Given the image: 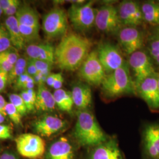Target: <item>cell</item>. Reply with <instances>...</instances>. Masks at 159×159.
<instances>
[{"label": "cell", "instance_id": "cell-1", "mask_svg": "<svg viewBox=\"0 0 159 159\" xmlns=\"http://www.w3.org/2000/svg\"><path fill=\"white\" fill-rule=\"evenodd\" d=\"M91 46V41L85 37L73 33L66 34L55 48V62L61 70L75 71L90 54Z\"/></svg>", "mask_w": 159, "mask_h": 159}, {"label": "cell", "instance_id": "cell-2", "mask_svg": "<svg viewBox=\"0 0 159 159\" xmlns=\"http://www.w3.org/2000/svg\"><path fill=\"white\" fill-rule=\"evenodd\" d=\"M74 136L80 146L94 148L107 140L94 114L88 110H80L74 130Z\"/></svg>", "mask_w": 159, "mask_h": 159}, {"label": "cell", "instance_id": "cell-3", "mask_svg": "<svg viewBox=\"0 0 159 159\" xmlns=\"http://www.w3.org/2000/svg\"><path fill=\"white\" fill-rule=\"evenodd\" d=\"M102 89L106 96L112 98L135 94L136 89L129 64L125 63L121 67L106 75L102 84Z\"/></svg>", "mask_w": 159, "mask_h": 159}, {"label": "cell", "instance_id": "cell-4", "mask_svg": "<svg viewBox=\"0 0 159 159\" xmlns=\"http://www.w3.org/2000/svg\"><path fill=\"white\" fill-rule=\"evenodd\" d=\"M15 17L25 44L37 43L40 39V24L37 12L28 5L21 6Z\"/></svg>", "mask_w": 159, "mask_h": 159}, {"label": "cell", "instance_id": "cell-5", "mask_svg": "<svg viewBox=\"0 0 159 159\" xmlns=\"http://www.w3.org/2000/svg\"><path fill=\"white\" fill-rule=\"evenodd\" d=\"M97 9L93 7V1L74 4L69 8L67 16L74 28L80 31L90 30L95 25Z\"/></svg>", "mask_w": 159, "mask_h": 159}, {"label": "cell", "instance_id": "cell-6", "mask_svg": "<svg viewBox=\"0 0 159 159\" xmlns=\"http://www.w3.org/2000/svg\"><path fill=\"white\" fill-rule=\"evenodd\" d=\"M67 13L63 8L56 7L44 16L43 30L48 39L64 36L68 29Z\"/></svg>", "mask_w": 159, "mask_h": 159}, {"label": "cell", "instance_id": "cell-7", "mask_svg": "<svg viewBox=\"0 0 159 159\" xmlns=\"http://www.w3.org/2000/svg\"><path fill=\"white\" fill-rule=\"evenodd\" d=\"M95 26L106 34H113L122 29L117 8L112 4H106L97 9Z\"/></svg>", "mask_w": 159, "mask_h": 159}, {"label": "cell", "instance_id": "cell-8", "mask_svg": "<svg viewBox=\"0 0 159 159\" xmlns=\"http://www.w3.org/2000/svg\"><path fill=\"white\" fill-rule=\"evenodd\" d=\"M79 74L80 78L89 85H102L106 74L98 60L97 51L90 52L80 67Z\"/></svg>", "mask_w": 159, "mask_h": 159}, {"label": "cell", "instance_id": "cell-9", "mask_svg": "<svg viewBox=\"0 0 159 159\" xmlns=\"http://www.w3.org/2000/svg\"><path fill=\"white\" fill-rule=\"evenodd\" d=\"M17 151L20 155L29 159L41 157L46 151V143L39 135L24 133L15 140Z\"/></svg>", "mask_w": 159, "mask_h": 159}, {"label": "cell", "instance_id": "cell-10", "mask_svg": "<svg viewBox=\"0 0 159 159\" xmlns=\"http://www.w3.org/2000/svg\"><path fill=\"white\" fill-rule=\"evenodd\" d=\"M129 66L133 72L136 89L143 80L156 74L151 58L146 52L141 50L131 54Z\"/></svg>", "mask_w": 159, "mask_h": 159}, {"label": "cell", "instance_id": "cell-11", "mask_svg": "<svg viewBox=\"0 0 159 159\" xmlns=\"http://www.w3.org/2000/svg\"><path fill=\"white\" fill-rule=\"evenodd\" d=\"M97 52L105 72L108 74L121 67L126 63L119 48L111 43H104L100 44Z\"/></svg>", "mask_w": 159, "mask_h": 159}, {"label": "cell", "instance_id": "cell-12", "mask_svg": "<svg viewBox=\"0 0 159 159\" xmlns=\"http://www.w3.org/2000/svg\"><path fill=\"white\" fill-rule=\"evenodd\" d=\"M120 44L126 54L130 56L139 51L143 46V37L141 32L134 27H125L119 31Z\"/></svg>", "mask_w": 159, "mask_h": 159}, {"label": "cell", "instance_id": "cell-13", "mask_svg": "<svg viewBox=\"0 0 159 159\" xmlns=\"http://www.w3.org/2000/svg\"><path fill=\"white\" fill-rule=\"evenodd\" d=\"M136 92L151 110H159V88L157 74L143 80L137 87Z\"/></svg>", "mask_w": 159, "mask_h": 159}, {"label": "cell", "instance_id": "cell-14", "mask_svg": "<svg viewBox=\"0 0 159 159\" xmlns=\"http://www.w3.org/2000/svg\"><path fill=\"white\" fill-rule=\"evenodd\" d=\"M143 143L148 159H159V125H148L143 133Z\"/></svg>", "mask_w": 159, "mask_h": 159}, {"label": "cell", "instance_id": "cell-15", "mask_svg": "<svg viewBox=\"0 0 159 159\" xmlns=\"http://www.w3.org/2000/svg\"><path fill=\"white\" fill-rule=\"evenodd\" d=\"M89 159H124L118 143L115 139H107L94 147Z\"/></svg>", "mask_w": 159, "mask_h": 159}, {"label": "cell", "instance_id": "cell-16", "mask_svg": "<svg viewBox=\"0 0 159 159\" xmlns=\"http://www.w3.org/2000/svg\"><path fill=\"white\" fill-rule=\"evenodd\" d=\"M66 122L58 117L47 116L36 121L34 127L36 132L42 137H50L61 130Z\"/></svg>", "mask_w": 159, "mask_h": 159}, {"label": "cell", "instance_id": "cell-17", "mask_svg": "<svg viewBox=\"0 0 159 159\" xmlns=\"http://www.w3.org/2000/svg\"><path fill=\"white\" fill-rule=\"evenodd\" d=\"M55 48L48 43H32L25 48L29 58L53 64L55 62Z\"/></svg>", "mask_w": 159, "mask_h": 159}, {"label": "cell", "instance_id": "cell-18", "mask_svg": "<svg viewBox=\"0 0 159 159\" xmlns=\"http://www.w3.org/2000/svg\"><path fill=\"white\" fill-rule=\"evenodd\" d=\"M47 159H74L73 148L66 137H62L52 143Z\"/></svg>", "mask_w": 159, "mask_h": 159}, {"label": "cell", "instance_id": "cell-19", "mask_svg": "<svg viewBox=\"0 0 159 159\" xmlns=\"http://www.w3.org/2000/svg\"><path fill=\"white\" fill-rule=\"evenodd\" d=\"M74 105L80 110H88L92 103L91 88L87 84L77 83L71 92Z\"/></svg>", "mask_w": 159, "mask_h": 159}, {"label": "cell", "instance_id": "cell-20", "mask_svg": "<svg viewBox=\"0 0 159 159\" xmlns=\"http://www.w3.org/2000/svg\"><path fill=\"white\" fill-rule=\"evenodd\" d=\"M53 94L45 84L39 85L35 102V109L41 111H51L56 107Z\"/></svg>", "mask_w": 159, "mask_h": 159}, {"label": "cell", "instance_id": "cell-21", "mask_svg": "<svg viewBox=\"0 0 159 159\" xmlns=\"http://www.w3.org/2000/svg\"><path fill=\"white\" fill-rule=\"evenodd\" d=\"M5 27L9 34L12 46L17 50H22L26 44L16 17H7L5 21Z\"/></svg>", "mask_w": 159, "mask_h": 159}, {"label": "cell", "instance_id": "cell-22", "mask_svg": "<svg viewBox=\"0 0 159 159\" xmlns=\"http://www.w3.org/2000/svg\"><path fill=\"white\" fill-rule=\"evenodd\" d=\"M143 20L150 25H159V2L147 1L141 6Z\"/></svg>", "mask_w": 159, "mask_h": 159}, {"label": "cell", "instance_id": "cell-23", "mask_svg": "<svg viewBox=\"0 0 159 159\" xmlns=\"http://www.w3.org/2000/svg\"><path fill=\"white\" fill-rule=\"evenodd\" d=\"M53 96L56 104L58 108L63 111L71 112L74 106L71 93L62 89L55 90Z\"/></svg>", "mask_w": 159, "mask_h": 159}, {"label": "cell", "instance_id": "cell-24", "mask_svg": "<svg viewBox=\"0 0 159 159\" xmlns=\"http://www.w3.org/2000/svg\"><path fill=\"white\" fill-rule=\"evenodd\" d=\"M28 59L24 57H20L17 62L13 66L11 70L8 73V82L11 84L17 80L18 77L26 72Z\"/></svg>", "mask_w": 159, "mask_h": 159}, {"label": "cell", "instance_id": "cell-25", "mask_svg": "<svg viewBox=\"0 0 159 159\" xmlns=\"http://www.w3.org/2000/svg\"><path fill=\"white\" fill-rule=\"evenodd\" d=\"M124 2L128 11L134 20L136 25L138 26L142 24L144 20L141 6L134 1H124Z\"/></svg>", "mask_w": 159, "mask_h": 159}, {"label": "cell", "instance_id": "cell-26", "mask_svg": "<svg viewBox=\"0 0 159 159\" xmlns=\"http://www.w3.org/2000/svg\"><path fill=\"white\" fill-rule=\"evenodd\" d=\"M27 108V111H30L34 110L35 107V102L37 97V93L33 89L23 90L20 94Z\"/></svg>", "mask_w": 159, "mask_h": 159}, {"label": "cell", "instance_id": "cell-27", "mask_svg": "<svg viewBox=\"0 0 159 159\" xmlns=\"http://www.w3.org/2000/svg\"><path fill=\"white\" fill-rule=\"evenodd\" d=\"M11 46L10 38L6 27L0 25V52L7 50Z\"/></svg>", "mask_w": 159, "mask_h": 159}, {"label": "cell", "instance_id": "cell-28", "mask_svg": "<svg viewBox=\"0 0 159 159\" xmlns=\"http://www.w3.org/2000/svg\"><path fill=\"white\" fill-rule=\"evenodd\" d=\"M6 115L16 125H20L21 121L22 115L18 111L16 107L11 102H7L5 107Z\"/></svg>", "mask_w": 159, "mask_h": 159}, {"label": "cell", "instance_id": "cell-29", "mask_svg": "<svg viewBox=\"0 0 159 159\" xmlns=\"http://www.w3.org/2000/svg\"><path fill=\"white\" fill-rule=\"evenodd\" d=\"M9 99L10 102L16 107V108L22 116L27 113L28 111L27 108L23 101V98L20 94H11L9 95Z\"/></svg>", "mask_w": 159, "mask_h": 159}, {"label": "cell", "instance_id": "cell-30", "mask_svg": "<svg viewBox=\"0 0 159 159\" xmlns=\"http://www.w3.org/2000/svg\"><path fill=\"white\" fill-rule=\"evenodd\" d=\"M0 57L5 59L12 65H14L20 58L17 49L15 48H11V47L6 51L0 52Z\"/></svg>", "mask_w": 159, "mask_h": 159}, {"label": "cell", "instance_id": "cell-31", "mask_svg": "<svg viewBox=\"0 0 159 159\" xmlns=\"http://www.w3.org/2000/svg\"><path fill=\"white\" fill-rule=\"evenodd\" d=\"M33 61L37 70V73L42 74L47 77H48V75L50 74L52 64L39 60H33Z\"/></svg>", "mask_w": 159, "mask_h": 159}, {"label": "cell", "instance_id": "cell-32", "mask_svg": "<svg viewBox=\"0 0 159 159\" xmlns=\"http://www.w3.org/2000/svg\"><path fill=\"white\" fill-rule=\"evenodd\" d=\"M32 79L33 77L29 75V74L25 72V73L18 77L15 81V87L17 89H22L23 86Z\"/></svg>", "mask_w": 159, "mask_h": 159}, {"label": "cell", "instance_id": "cell-33", "mask_svg": "<svg viewBox=\"0 0 159 159\" xmlns=\"http://www.w3.org/2000/svg\"><path fill=\"white\" fill-rule=\"evenodd\" d=\"M150 54L153 58L159 56V39L156 38L150 44L149 46Z\"/></svg>", "mask_w": 159, "mask_h": 159}, {"label": "cell", "instance_id": "cell-34", "mask_svg": "<svg viewBox=\"0 0 159 159\" xmlns=\"http://www.w3.org/2000/svg\"><path fill=\"white\" fill-rule=\"evenodd\" d=\"M20 6H21V1L18 0H16L14 3L12 4L11 6H10L9 8H8L5 11H4L3 13L8 17L15 16Z\"/></svg>", "mask_w": 159, "mask_h": 159}, {"label": "cell", "instance_id": "cell-35", "mask_svg": "<svg viewBox=\"0 0 159 159\" xmlns=\"http://www.w3.org/2000/svg\"><path fill=\"white\" fill-rule=\"evenodd\" d=\"M11 137L10 127L8 125H0V140L10 139Z\"/></svg>", "mask_w": 159, "mask_h": 159}, {"label": "cell", "instance_id": "cell-36", "mask_svg": "<svg viewBox=\"0 0 159 159\" xmlns=\"http://www.w3.org/2000/svg\"><path fill=\"white\" fill-rule=\"evenodd\" d=\"M8 82V73L0 70V92L6 89Z\"/></svg>", "mask_w": 159, "mask_h": 159}, {"label": "cell", "instance_id": "cell-37", "mask_svg": "<svg viewBox=\"0 0 159 159\" xmlns=\"http://www.w3.org/2000/svg\"><path fill=\"white\" fill-rule=\"evenodd\" d=\"M26 73L33 78H34L37 74V70L34 65V62L33 60L30 58L28 59V61H27Z\"/></svg>", "mask_w": 159, "mask_h": 159}, {"label": "cell", "instance_id": "cell-38", "mask_svg": "<svg viewBox=\"0 0 159 159\" xmlns=\"http://www.w3.org/2000/svg\"><path fill=\"white\" fill-rule=\"evenodd\" d=\"M14 65H12L5 59L0 57V70L9 73L12 70Z\"/></svg>", "mask_w": 159, "mask_h": 159}, {"label": "cell", "instance_id": "cell-39", "mask_svg": "<svg viewBox=\"0 0 159 159\" xmlns=\"http://www.w3.org/2000/svg\"><path fill=\"white\" fill-rule=\"evenodd\" d=\"M63 83H64V78H63V75H62V74H61L60 73H59L57 79L56 80V81L54 82V83L53 84L52 87L55 90L61 89L62 86H63Z\"/></svg>", "mask_w": 159, "mask_h": 159}, {"label": "cell", "instance_id": "cell-40", "mask_svg": "<svg viewBox=\"0 0 159 159\" xmlns=\"http://www.w3.org/2000/svg\"><path fill=\"white\" fill-rule=\"evenodd\" d=\"M58 74L59 73H50L49 74L46 80L47 84L52 87L53 84L54 83V82L57 79V77L58 76Z\"/></svg>", "mask_w": 159, "mask_h": 159}, {"label": "cell", "instance_id": "cell-41", "mask_svg": "<svg viewBox=\"0 0 159 159\" xmlns=\"http://www.w3.org/2000/svg\"><path fill=\"white\" fill-rule=\"evenodd\" d=\"M16 0H0V4L2 11H5L14 3Z\"/></svg>", "mask_w": 159, "mask_h": 159}, {"label": "cell", "instance_id": "cell-42", "mask_svg": "<svg viewBox=\"0 0 159 159\" xmlns=\"http://www.w3.org/2000/svg\"><path fill=\"white\" fill-rule=\"evenodd\" d=\"M7 102H6V100L0 94V112L6 115V112H5V107H6V104Z\"/></svg>", "mask_w": 159, "mask_h": 159}, {"label": "cell", "instance_id": "cell-43", "mask_svg": "<svg viewBox=\"0 0 159 159\" xmlns=\"http://www.w3.org/2000/svg\"><path fill=\"white\" fill-rule=\"evenodd\" d=\"M0 159H17V158L14 154L5 152L0 156Z\"/></svg>", "mask_w": 159, "mask_h": 159}, {"label": "cell", "instance_id": "cell-44", "mask_svg": "<svg viewBox=\"0 0 159 159\" xmlns=\"http://www.w3.org/2000/svg\"><path fill=\"white\" fill-rule=\"evenodd\" d=\"M5 117H6L5 114H4L0 112V125H1L4 121Z\"/></svg>", "mask_w": 159, "mask_h": 159}, {"label": "cell", "instance_id": "cell-45", "mask_svg": "<svg viewBox=\"0 0 159 159\" xmlns=\"http://www.w3.org/2000/svg\"><path fill=\"white\" fill-rule=\"evenodd\" d=\"M155 33H156V38L159 39V25L157 26L155 29Z\"/></svg>", "mask_w": 159, "mask_h": 159}, {"label": "cell", "instance_id": "cell-46", "mask_svg": "<svg viewBox=\"0 0 159 159\" xmlns=\"http://www.w3.org/2000/svg\"><path fill=\"white\" fill-rule=\"evenodd\" d=\"M157 83H158V86L159 88V74H157Z\"/></svg>", "mask_w": 159, "mask_h": 159}, {"label": "cell", "instance_id": "cell-47", "mask_svg": "<svg viewBox=\"0 0 159 159\" xmlns=\"http://www.w3.org/2000/svg\"><path fill=\"white\" fill-rule=\"evenodd\" d=\"M3 13V11L2 9H0V16H1V14Z\"/></svg>", "mask_w": 159, "mask_h": 159}, {"label": "cell", "instance_id": "cell-48", "mask_svg": "<svg viewBox=\"0 0 159 159\" xmlns=\"http://www.w3.org/2000/svg\"><path fill=\"white\" fill-rule=\"evenodd\" d=\"M0 9H2V8H1V4H0Z\"/></svg>", "mask_w": 159, "mask_h": 159}, {"label": "cell", "instance_id": "cell-49", "mask_svg": "<svg viewBox=\"0 0 159 159\" xmlns=\"http://www.w3.org/2000/svg\"><path fill=\"white\" fill-rule=\"evenodd\" d=\"M158 2H159V1H158Z\"/></svg>", "mask_w": 159, "mask_h": 159}]
</instances>
